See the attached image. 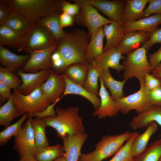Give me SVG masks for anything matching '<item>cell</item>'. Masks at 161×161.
<instances>
[{"instance_id": "cell-28", "label": "cell", "mask_w": 161, "mask_h": 161, "mask_svg": "<svg viewBox=\"0 0 161 161\" xmlns=\"http://www.w3.org/2000/svg\"><path fill=\"white\" fill-rule=\"evenodd\" d=\"M62 12V10H60L53 13L39 20L35 24L47 29L58 41L64 37L65 33L61 27L60 20Z\"/></svg>"}, {"instance_id": "cell-27", "label": "cell", "mask_w": 161, "mask_h": 161, "mask_svg": "<svg viewBox=\"0 0 161 161\" xmlns=\"http://www.w3.org/2000/svg\"><path fill=\"white\" fill-rule=\"evenodd\" d=\"M99 74V78L102 80L105 86L109 89L114 100L124 97L123 88L126 80L124 79L119 81L115 80L111 75L109 68L103 69Z\"/></svg>"}, {"instance_id": "cell-41", "label": "cell", "mask_w": 161, "mask_h": 161, "mask_svg": "<svg viewBox=\"0 0 161 161\" xmlns=\"http://www.w3.org/2000/svg\"><path fill=\"white\" fill-rule=\"evenodd\" d=\"M157 43L160 44L161 46V27L150 33L149 38L141 47L145 48L148 53L152 46Z\"/></svg>"}, {"instance_id": "cell-22", "label": "cell", "mask_w": 161, "mask_h": 161, "mask_svg": "<svg viewBox=\"0 0 161 161\" xmlns=\"http://www.w3.org/2000/svg\"><path fill=\"white\" fill-rule=\"evenodd\" d=\"M35 23L28 21L21 15L11 9L2 25L11 29L25 38Z\"/></svg>"}, {"instance_id": "cell-4", "label": "cell", "mask_w": 161, "mask_h": 161, "mask_svg": "<svg viewBox=\"0 0 161 161\" xmlns=\"http://www.w3.org/2000/svg\"><path fill=\"white\" fill-rule=\"evenodd\" d=\"M132 132L126 131L118 135L103 136L91 153L81 154L78 161H102L115 154L130 137Z\"/></svg>"}, {"instance_id": "cell-53", "label": "cell", "mask_w": 161, "mask_h": 161, "mask_svg": "<svg viewBox=\"0 0 161 161\" xmlns=\"http://www.w3.org/2000/svg\"><path fill=\"white\" fill-rule=\"evenodd\" d=\"M65 155L60 156L58 157L54 161H65Z\"/></svg>"}, {"instance_id": "cell-5", "label": "cell", "mask_w": 161, "mask_h": 161, "mask_svg": "<svg viewBox=\"0 0 161 161\" xmlns=\"http://www.w3.org/2000/svg\"><path fill=\"white\" fill-rule=\"evenodd\" d=\"M12 101L20 114L27 113L29 118H32L33 114L45 110L52 103L43 96L41 87L34 89L31 93L25 95L17 89L13 90Z\"/></svg>"}, {"instance_id": "cell-51", "label": "cell", "mask_w": 161, "mask_h": 161, "mask_svg": "<svg viewBox=\"0 0 161 161\" xmlns=\"http://www.w3.org/2000/svg\"><path fill=\"white\" fill-rule=\"evenodd\" d=\"M152 74L157 78H161V63L152 72Z\"/></svg>"}, {"instance_id": "cell-14", "label": "cell", "mask_w": 161, "mask_h": 161, "mask_svg": "<svg viewBox=\"0 0 161 161\" xmlns=\"http://www.w3.org/2000/svg\"><path fill=\"white\" fill-rule=\"evenodd\" d=\"M126 57L116 47L103 52L95 58L92 63L99 72L103 69L111 68L116 70L117 73L124 70L123 65L120 64L121 60H125Z\"/></svg>"}, {"instance_id": "cell-6", "label": "cell", "mask_w": 161, "mask_h": 161, "mask_svg": "<svg viewBox=\"0 0 161 161\" xmlns=\"http://www.w3.org/2000/svg\"><path fill=\"white\" fill-rule=\"evenodd\" d=\"M147 54L145 48L141 47L127 55L122 62L124 79L127 81L136 78L140 81L144 80L145 75L151 72Z\"/></svg>"}, {"instance_id": "cell-52", "label": "cell", "mask_w": 161, "mask_h": 161, "mask_svg": "<svg viewBox=\"0 0 161 161\" xmlns=\"http://www.w3.org/2000/svg\"><path fill=\"white\" fill-rule=\"evenodd\" d=\"M17 161H38L34 158H20V159Z\"/></svg>"}, {"instance_id": "cell-25", "label": "cell", "mask_w": 161, "mask_h": 161, "mask_svg": "<svg viewBox=\"0 0 161 161\" xmlns=\"http://www.w3.org/2000/svg\"><path fill=\"white\" fill-rule=\"evenodd\" d=\"M62 74L65 80L66 87L63 95L61 97V98L68 95H79L89 100L93 105L95 110L99 108L100 104V99L97 96L88 92L83 86L74 83L63 73Z\"/></svg>"}, {"instance_id": "cell-9", "label": "cell", "mask_w": 161, "mask_h": 161, "mask_svg": "<svg viewBox=\"0 0 161 161\" xmlns=\"http://www.w3.org/2000/svg\"><path fill=\"white\" fill-rule=\"evenodd\" d=\"M29 118L23 125L15 137L13 148L19 156V158H35L38 153L34 133Z\"/></svg>"}, {"instance_id": "cell-21", "label": "cell", "mask_w": 161, "mask_h": 161, "mask_svg": "<svg viewBox=\"0 0 161 161\" xmlns=\"http://www.w3.org/2000/svg\"><path fill=\"white\" fill-rule=\"evenodd\" d=\"M123 24L126 32L141 31L151 33L161 24V14H154L136 21L123 23Z\"/></svg>"}, {"instance_id": "cell-48", "label": "cell", "mask_w": 161, "mask_h": 161, "mask_svg": "<svg viewBox=\"0 0 161 161\" xmlns=\"http://www.w3.org/2000/svg\"><path fill=\"white\" fill-rule=\"evenodd\" d=\"M10 89L6 85L0 82V102L3 103L8 101L12 97V94L10 92Z\"/></svg>"}, {"instance_id": "cell-47", "label": "cell", "mask_w": 161, "mask_h": 161, "mask_svg": "<svg viewBox=\"0 0 161 161\" xmlns=\"http://www.w3.org/2000/svg\"><path fill=\"white\" fill-rule=\"evenodd\" d=\"M149 95L152 105L161 106V85L150 91Z\"/></svg>"}, {"instance_id": "cell-40", "label": "cell", "mask_w": 161, "mask_h": 161, "mask_svg": "<svg viewBox=\"0 0 161 161\" xmlns=\"http://www.w3.org/2000/svg\"><path fill=\"white\" fill-rule=\"evenodd\" d=\"M51 61V69L55 72L58 73H63L64 70L68 66L60 53L55 50L52 55Z\"/></svg>"}, {"instance_id": "cell-42", "label": "cell", "mask_w": 161, "mask_h": 161, "mask_svg": "<svg viewBox=\"0 0 161 161\" xmlns=\"http://www.w3.org/2000/svg\"><path fill=\"white\" fill-rule=\"evenodd\" d=\"M148 4L143 12L144 17H148L152 14H161V0H149Z\"/></svg>"}, {"instance_id": "cell-45", "label": "cell", "mask_w": 161, "mask_h": 161, "mask_svg": "<svg viewBox=\"0 0 161 161\" xmlns=\"http://www.w3.org/2000/svg\"><path fill=\"white\" fill-rule=\"evenodd\" d=\"M61 99L60 97L55 102L49 105L44 110L41 112H36L33 114L32 117H36L38 118H42L47 117H55L56 115L55 110L54 109L55 105Z\"/></svg>"}, {"instance_id": "cell-16", "label": "cell", "mask_w": 161, "mask_h": 161, "mask_svg": "<svg viewBox=\"0 0 161 161\" xmlns=\"http://www.w3.org/2000/svg\"><path fill=\"white\" fill-rule=\"evenodd\" d=\"M153 122L161 126V106L152 105L145 111L134 116L129 126L132 129L136 130L147 127Z\"/></svg>"}, {"instance_id": "cell-19", "label": "cell", "mask_w": 161, "mask_h": 161, "mask_svg": "<svg viewBox=\"0 0 161 161\" xmlns=\"http://www.w3.org/2000/svg\"><path fill=\"white\" fill-rule=\"evenodd\" d=\"M100 80L99 95L100 98V104L92 115L97 116L100 119L116 116L119 112L116 106L114 100L106 90L103 81L100 78Z\"/></svg>"}, {"instance_id": "cell-12", "label": "cell", "mask_w": 161, "mask_h": 161, "mask_svg": "<svg viewBox=\"0 0 161 161\" xmlns=\"http://www.w3.org/2000/svg\"><path fill=\"white\" fill-rule=\"evenodd\" d=\"M58 42L47 49L30 52L27 63L20 70L25 73H36L51 69V57L56 50Z\"/></svg>"}, {"instance_id": "cell-38", "label": "cell", "mask_w": 161, "mask_h": 161, "mask_svg": "<svg viewBox=\"0 0 161 161\" xmlns=\"http://www.w3.org/2000/svg\"><path fill=\"white\" fill-rule=\"evenodd\" d=\"M139 134L136 131L132 132L131 135L126 143L109 161H134V157L131 153V146L135 138Z\"/></svg>"}, {"instance_id": "cell-37", "label": "cell", "mask_w": 161, "mask_h": 161, "mask_svg": "<svg viewBox=\"0 0 161 161\" xmlns=\"http://www.w3.org/2000/svg\"><path fill=\"white\" fill-rule=\"evenodd\" d=\"M28 117V114L26 113L16 122L9 126L0 133V145L2 146L6 144L13 136H15L18 133L22 127L23 123Z\"/></svg>"}, {"instance_id": "cell-13", "label": "cell", "mask_w": 161, "mask_h": 161, "mask_svg": "<svg viewBox=\"0 0 161 161\" xmlns=\"http://www.w3.org/2000/svg\"><path fill=\"white\" fill-rule=\"evenodd\" d=\"M65 87V80L62 74L56 72L52 69L49 77L41 86L44 97L52 103L61 97Z\"/></svg>"}, {"instance_id": "cell-54", "label": "cell", "mask_w": 161, "mask_h": 161, "mask_svg": "<svg viewBox=\"0 0 161 161\" xmlns=\"http://www.w3.org/2000/svg\"><path fill=\"white\" fill-rule=\"evenodd\" d=\"M159 161H161V158H160V159Z\"/></svg>"}, {"instance_id": "cell-8", "label": "cell", "mask_w": 161, "mask_h": 161, "mask_svg": "<svg viewBox=\"0 0 161 161\" xmlns=\"http://www.w3.org/2000/svg\"><path fill=\"white\" fill-rule=\"evenodd\" d=\"M140 88L137 92L127 96L114 100L116 106L119 112L124 114L131 110H135L138 113L148 109L151 104L150 91L146 87L144 80L139 81Z\"/></svg>"}, {"instance_id": "cell-23", "label": "cell", "mask_w": 161, "mask_h": 161, "mask_svg": "<svg viewBox=\"0 0 161 161\" xmlns=\"http://www.w3.org/2000/svg\"><path fill=\"white\" fill-rule=\"evenodd\" d=\"M30 55H17L4 47H0V63L5 68L15 72L20 70L25 65Z\"/></svg>"}, {"instance_id": "cell-15", "label": "cell", "mask_w": 161, "mask_h": 161, "mask_svg": "<svg viewBox=\"0 0 161 161\" xmlns=\"http://www.w3.org/2000/svg\"><path fill=\"white\" fill-rule=\"evenodd\" d=\"M51 70H41L36 73H25L21 70L18 71L17 74L22 81L18 90L24 95L30 94L35 89L41 87L47 79Z\"/></svg>"}, {"instance_id": "cell-11", "label": "cell", "mask_w": 161, "mask_h": 161, "mask_svg": "<svg viewBox=\"0 0 161 161\" xmlns=\"http://www.w3.org/2000/svg\"><path fill=\"white\" fill-rule=\"evenodd\" d=\"M74 3L88 4L97 9L109 19L121 21L126 0H72Z\"/></svg>"}, {"instance_id": "cell-50", "label": "cell", "mask_w": 161, "mask_h": 161, "mask_svg": "<svg viewBox=\"0 0 161 161\" xmlns=\"http://www.w3.org/2000/svg\"><path fill=\"white\" fill-rule=\"evenodd\" d=\"M11 10L10 7L0 2V26L3 24Z\"/></svg>"}, {"instance_id": "cell-44", "label": "cell", "mask_w": 161, "mask_h": 161, "mask_svg": "<svg viewBox=\"0 0 161 161\" xmlns=\"http://www.w3.org/2000/svg\"><path fill=\"white\" fill-rule=\"evenodd\" d=\"M144 80L145 86L150 91L161 85V78H157L150 73L145 75Z\"/></svg>"}, {"instance_id": "cell-33", "label": "cell", "mask_w": 161, "mask_h": 161, "mask_svg": "<svg viewBox=\"0 0 161 161\" xmlns=\"http://www.w3.org/2000/svg\"><path fill=\"white\" fill-rule=\"evenodd\" d=\"M161 157V138L154 141L141 153L134 157V161H159Z\"/></svg>"}, {"instance_id": "cell-36", "label": "cell", "mask_w": 161, "mask_h": 161, "mask_svg": "<svg viewBox=\"0 0 161 161\" xmlns=\"http://www.w3.org/2000/svg\"><path fill=\"white\" fill-rule=\"evenodd\" d=\"M99 77V72L92 63H89L87 73L83 87L88 92L97 96L99 95L98 84Z\"/></svg>"}, {"instance_id": "cell-29", "label": "cell", "mask_w": 161, "mask_h": 161, "mask_svg": "<svg viewBox=\"0 0 161 161\" xmlns=\"http://www.w3.org/2000/svg\"><path fill=\"white\" fill-rule=\"evenodd\" d=\"M104 36L103 26L91 34L86 53V59L89 63L103 52Z\"/></svg>"}, {"instance_id": "cell-18", "label": "cell", "mask_w": 161, "mask_h": 161, "mask_svg": "<svg viewBox=\"0 0 161 161\" xmlns=\"http://www.w3.org/2000/svg\"><path fill=\"white\" fill-rule=\"evenodd\" d=\"M88 137L86 133L66 137L63 140L65 161H78L81 154V149Z\"/></svg>"}, {"instance_id": "cell-26", "label": "cell", "mask_w": 161, "mask_h": 161, "mask_svg": "<svg viewBox=\"0 0 161 161\" xmlns=\"http://www.w3.org/2000/svg\"><path fill=\"white\" fill-rule=\"evenodd\" d=\"M158 126L155 122L150 123L142 134H139L135 138L131 145V151L134 157L143 152L147 148V145L151 137L157 131Z\"/></svg>"}, {"instance_id": "cell-24", "label": "cell", "mask_w": 161, "mask_h": 161, "mask_svg": "<svg viewBox=\"0 0 161 161\" xmlns=\"http://www.w3.org/2000/svg\"><path fill=\"white\" fill-rule=\"evenodd\" d=\"M149 0H126L121 21L125 23L144 18L143 12Z\"/></svg>"}, {"instance_id": "cell-32", "label": "cell", "mask_w": 161, "mask_h": 161, "mask_svg": "<svg viewBox=\"0 0 161 161\" xmlns=\"http://www.w3.org/2000/svg\"><path fill=\"white\" fill-rule=\"evenodd\" d=\"M31 123L33 130L35 144L38 150L49 145L46 134L47 126L43 118H31Z\"/></svg>"}, {"instance_id": "cell-30", "label": "cell", "mask_w": 161, "mask_h": 161, "mask_svg": "<svg viewBox=\"0 0 161 161\" xmlns=\"http://www.w3.org/2000/svg\"><path fill=\"white\" fill-rule=\"evenodd\" d=\"M89 63L86 62L69 65L63 73L74 83L83 86L87 73Z\"/></svg>"}, {"instance_id": "cell-43", "label": "cell", "mask_w": 161, "mask_h": 161, "mask_svg": "<svg viewBox=\"0 0 161 161\" xmlns=\"http://www.w3.org/2000/svg\"><path fill=\"white\" fill-rule=\"evenodd\" d=\"M80 9V6L78 4L76 3L72 4L62 0L61 10L63 12L75 17L79 13Z\"/></svg>"}, {"instance_id": "cell-20", "label": "cell", "mask_w": 161, "mask_h": 161, "mask_svg": "<svg viewBox=\"0 0 161 161\" xmlns=\"http://www.w3.org/2000/svg\"><path fill=\"white\" fill-rule=\"evenodd\" d=\"M106 44L103 52L116 47L120 43L126 32L123 23L121 21H113L111 23L103 26Z\"/></svg>"}, {"instance_id": "cell-3", "label": "cell", "mask_w": 161, "mask_h": 161, "mask_svg": "<svg viewBox=\"0 0 161 161\" xmlns=\"http://www.w3.org/2000/svg\"><path fill=\"white\" fill-rule=\"evenodd\" d=\"M78 107L67 108L56 107L55 117L43 118L47 126L51 127L56 131L57 136L62 139L68 136L84 133L85 128L82 118L79 115Z\"/></svg>"}, {"instance_id": "cell-10", "label": "cell", "mask_w": 161, "mask_h": 161, "mask_svg": "<svg viewBox=\"0 0 161 161\" xmlns=\"http://www.w3.org/2000/svg\"><path fill=\"white\" fill-rule=\"evenodd\" d=\"M77 4L80 5V9L79 13L75 16V22L77 24L86 27L90 35L100 27L113 21L102 16L97 9L91 5Z\"/></svg>"}, {"instance_id": "cell-17", "label": "cell", "mask_w": 161, "mask_h": 161, "mask_svg": "<svg viewBox=\"0 0 161 161\" xmlns=\"http://www.w3.org/2000/svg\"><path fill=\"white\" fill-rule=\"evenodd\" d=\"M150 33L138 31L126 32L116 47L123 55H127L139 48L148 39Z\"/></svg>"}, {"instance_id": "cell-35", "label": "cell", "mask_w": 161, "mask_h": 161, "mask_svg": "<svg viewBox=\"0 0 161 161\" xmlns=\"http://www.w3.org/2000/svg\"><path fill=\"white\" fill-rule=\"evenodd\" d=\"M65 155L63 146L58 144L42 148L38 151L35 158L38 161H54L58 157Z\"/></svg>"}, {"instance_id": "cell-1", "label": "cell", "mask_w": 161, "mask_h": 161, "mask_svg": "<svg viewBox=\"0 0 161 161\" xmlns=\"http://www.w3.org/2000/svg\"><path fill=\"white\" fill-rule=\"evenodd\" d=\"M90 37L88 33L78 29L65 32L64 37L58 41L55 51L60 53L68 66L87 62L86 53Z\"/></svg>"}, {"instance_id": "cell-7", "label": "cell", "mask_w": 161, "mask_h": 161, "mask_svg": "<svg viewBox=\"0 0 161 161\" xmlns=\"http://www.w3.org/2000/svg\"><path fill=\"white\" fill-rule=\"evenodd\" d=\"M58 41L47 29L35 23L25 38L22 46L18 51L23 52L29 55L32 52L47 49Z\"/></svg>"}, {"instance_id": "cell-31", "label": "cell", "mask_w": 161, "mask_h": 161, "mask_svg": "<svg viewBox=\"0 0 161 161\" xmlns=\"http://www.w3.org/2000/svg\"><path fill=\"white\" fill-rule=\"evenodd\" d=\"M24 39L23 37L7 27L0 26V47L6 46L18 49L22 46Z\"/></svg>"}, {"instance_id": "cell-39", "label": "cell", "mask_w": 161, "mask_h": 161, "mask_svg": "<svg viewBox=\"0 0 161 161\" xmlns=\"http://www.w3.org/2000/svg\"><path fill=\"white\" fill-rule=\"evenodd\" d=\"M0 82L11 89H18L22 83L21 79L12 71L6 68L0 67Z\"/></svg>"}, {"instance_id": "cell-2", "label": "cell", "mask_w": 161, "mask_h": 161, "mask_svg": "<svg viewBox=\"0 0 161 161\" xmlns=\"http://www.w3.org/2000/svg\"><path fill=\"white\" fill-rule=\"evenodd\" d=\"M62 0H1L28 21L36 23L55 12L62 10Z\"/></svg>"}, {"instance_id": "cell-46", "label": "cell", "mask_w": 161, "mask_h": 161, "mask_svg": "<svg viewBox=\"0 0 161 161\" xmlns=\"http://www.w3.org/2000/svg\"><path fill=\"white\" fill-rule=\"evenodd\" d=\"M148 61L151 68V72L155 69L161 62V46L157 51L148 55Z\"/></svg>"}, {"instance_id": "cell-34", "label": "cell", "mask_w": 161, "mask_h": 161, "mask_svg": "<svg viewBox=\"0 0 161 161\" xmlns=\"http://www.w3.org/2000/svg\"><path fill=\"white\" fill-rule=\"evenodd\" d=\"M21 115L13 104L12 97L0 107V125L5 127L9 126L12 121Z\"/></svg>"}, {"instance_id": "cell-49", "label": "cell", "mask_w": 161, "mask_h": 161, "mask_svg": "<svg viewBox=\"0 0 161 161\" xmlns=\"http://www.w3.org/2000/svg\"><path fill=\"white\" fill-rule=\"evenodd\" d=\"M60 20L61 27L63 28L73 25L75 21V16L63 12L60 15Z\"/></svg>"}]
</instances>
